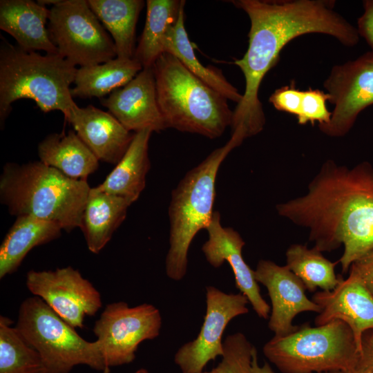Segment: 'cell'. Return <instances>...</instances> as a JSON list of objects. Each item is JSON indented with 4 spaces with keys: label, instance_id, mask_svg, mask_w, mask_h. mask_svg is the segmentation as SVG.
<instances>
[{
    "label": "cell",
    "instance_id": "cell-1",
    "mask_svg": "<svg viewBox=\"0 0 373 373\" xmlns=\"http://www.w3.org/2000/svg\"><path fill=\"white\" fill-rule=\"evenodd\" d=\"M250 19L249 45L234 64L242 70L245 89L233 111V136L241 142L260 133L265 115L258 97L260 84L279 59L282 49L296 37L325 34L346 46L358 44L357 29L334 10L330 0H238L231 1Z\"/></svg>",
    "mask_w": 373,
    "mask_h": 373
},
{
    "label": "cell",
    "instance_id": "cell-2",
    "mask_svg": "<svg viewBox=\"0 0 373 373\" xmlns=\"http://www.w3.org/2000/svg\"><path fill=\"white\" fill-rule=\"evenodd\" d=\"M279 216L309 229L320 251L344 247L342 271L373 250V166L354 167L327 160L310 181L307 192L276 206Z\"/></svg>",
    "mask_w": 373,
    "mask_h": 373
},
{
    "label": "cell",
    "instance_id": "cell-3",
    "mask_svg": "<svg viewBox=\"0 0 373 373\" xmlns=\"http://www.w3.org/2000/svg\"><path fill=\"white\" fill-rule=\"evenodd\" d=\"M90 189L40 160L6 163L0 176V200L11 215L51 221L67 232L81 229Z\"/></svg>",
    "mask_w": 373,
    "mask_h": 373
},
{
    "label": "cell",
    "instance_id": "cell-4",
    "mask_svg": "<svg viewBox=\"0 0 373 373\" xmlns=\"http://www.w3.org/2000/svg\"><path fill=\"white\" fill-rule=\"evenodd\" d=\"M0 124L21 99L35 101L44 113L59 111L66 119L78 106L70 93L77 68L57 54L26 51L1 37Z\"/></svg>",
    "mask_w": 373,
    "mask_h": 373
},
{
    "label": "cell",
    "instance_id": "cell-5",
    "mask_svg": "<svg viewBox=\"0 0 373 373\" xmlns=\"http://www.w3.org/2000/svg\"><path fill=\"white\" fill-rule=\"evenodd\" d=\"M153 68L157 102L167 128L215 139L231 126L233 111L228 99L175 57L163 52Z\"/></svg>",
    "mask_w": 373,
    "mask_h": 373
},
{
    "label": "cell",
    "instance_id": "cell-6",
    "mask_svg": "<svg viewBox=\"0 0 373 373\" xmlns=\"http://www.w3.org/2000/svg\"><path fill=\"white\" fill-rule=\"evenodd\" d=\"M241 144L231 136L189 170L173 190L169 206V247L165 260L167 276L175 281L186 274L188 253L195 235L206 229L214 211L216 182L222 162Z\"/></svg>",
    "mask_w": 373,
    "mask_h": 373
},
{
    "label": "cell",
    "instance_id": "cell-7",
    "mask_svg": "<svg viewBox=\"0 0 373 373\" xmlns=\"http://www.w3.org/2000/svg\"><path fill=\"white\" fill-rule=\"evenodd\" d=\"M265 357L283 373L356 370L360 351L344 321L311 327L304 324L285 336H274L262 348Z\"/></svg>",
    "mask_w": 373,
    "mask_h": 373
},
{
    "label": "cell",
    "instance_id": "cell-8",
    "mask_svg": "<svg viewBox=\"0 0 373 373\" xmlns=\"http://www.w3.org/2000/svg\"><path fill=\"white\" fill-rule=\"evenodd\" d=\"M15 327L39 353L46 373H69L79 365L110 373L98 341L84 339L37 296L22 302Z\"/></svg>",
    "mask_w": 373,
    "mask_h": 373
},
{
    "label": "cell",
    "instance_id": "cell-9",
    "mask_svg": "<svg viewBox=\"0 0 373 373\" xmlns=\"http://www.w3.org/2000/svg\"><path fill=\"white\" fill-rule=\"evenodd\" d=\"M47 28L59 54L75 66L117 57L113 40L87 0H59L50 9Z\"/></svg>",
    "mask_w": 373,
    "mask_h": 373
},
{
    "label": "cell",
    "instance_id": "cell-10",
    "mask_svg": "<svg viewBox=\"0 0 373 373\" xmlns=\"http://www.w3.org/2000/svg\"><path fill=\"white\" fill-rule=\"evenodd\" d=\"M162 324L160 310L151 304L129 307L119 301L106 305L93 332L108 370L132 363L140 343L159 336Z\"/></svg>",
    "mask_w": 373,
    "mask_h": 373
},
{
    "label": "cell",
    "instance_id": "cell-11",
    "mask_svg": "<svg viewBox=\"0 0 373 373\" xmlns=\"http://www.w3.org/2000/svg\"><path fill=\"white\" fill-rule=\"evenodd\" d=\"M323 86L334 108L330 121L319 129L332 137H343L359 113L373 104V51L333 66Z\"/></svg>",
    "mask_w": 373,
    "mask_h": 373
},
{
    "label": "cell",
    "instance_id": "cell-12",
    "mask_svg": "<svg viewBox=\"0 0 373 373\" xmlns=\"http://www.w3.org/2000/svg\"><path fill=\"white\" fill-rule=\"evenodd\" d=\"M248 299L242 293H226L206 287V312L196 338L185 343L174 355L182 373H200L207 364L223 354L222 336L228 324L249 312Z\"/></svg>",
    "mask_w": 373,
    "mask_h": 373
},
{
    "label": "cell",
    "instance_id": "cell-13",
    "mask_svg": "<svg viewBox=\"0 0 373 373\" xmlns=\"http://www.w3.org/2000/svg\"><path fill=\"white\" fill-rule=\"evenodd\" d=\"M26 285L74 328H82L85 316H95L102 305L97 289L70 266L54 271L30 270Z\"/></svg>",
    "mask_w": 373,
    "mask_h": 373
},
{
    "label": "cell",
    "instance_id": "cell-14",
    "mask_svg": "<svg viewBox=\"0 0 373 373\" xmlns=\"http://www.w3.org/2000/svg\"><path fill=\"white\" fill-rule=\"evenodd\" d=\"M258 283L267 289L271 303L268 327L274 336L294 332V317L304 312H321V307L305 294L306 287L286 265L280 266L268 260H260L254 270Z\"/></svg>",
    "mask_w": 373,
    "mask_h": 373
},
{
    "label": "cell",
    "instance_id": "cell-15",
    "mask_svg": "<svg viewBox=\"0 0 373 373\" xmlns=\"http://www.w3.org/2000/svg\"><path fill=\"white\" fill-rule=\"evenodd\" d=\"M208 239L202 251L207 261L215 268L224 262L232 269L236 287L246 296L256 314L264 319L269 317L270 306L262 298L254 270L245 261L242 248L245 245L240 233L231 227L221 224L220 214L215 211L212 220L206 229Z\"/></svg>",
    "mask_w": 373,
    "mask_h": 373
},
{
    "label": "cell",
    "instance_id": "cell-16",
    "mask_svg": "<svg viewBox=\"0 0 373 373\" xmlns=\"http://www.w3.org/2000/svg\"><path fill=\"white\" fill-rule=\"evenodd\" d=\"M100 103L131 132L167 128L157 102L153 68H143L125 86L100 99Z\"/></svg>",
    "mask_w": 373,
    "mask_h": 373
},
{
    "label": "cell",
    "instance_id": "cell-17",
    "mask_svg": "<svg viewBox=\"0 0 373 373\" xmlns=\"http://www.w3.org/2000/svg\"><path fill=\"white\" fill-rule=\"evenodd\" d=\"M349 271L347 278L341 277L334 289L312 296V300L321 307L314 323L319 326L334 320L344 321L352 330L360 351L363 333L373 329V296L359 277Z\"/></svg>",
    "mask_w": 373,
    "mask_h": 373
},
{
    "label": "cell",
    "instance_id": "cell-18",
    "mask_svg": "<svg viewBox=\"0 0 373 373\" xmlns=\"http://www.w3.org/2000/svg\"><path fill=\"white\" fill-rule=\"evenodd\" d=\"M66 119L99 161L112 164L122 158L135 135L111 113L91 104L77 106Z\"/></svg>",
    "mask_w": 373,
    "mask_h": 373
},
{
    "label": "cell",
    "instance_id": "cell-19",
    "mask_svg": "<svg viewBox=\"0 0 373 373\" xmlns=\"http://www.w3.org/2000/svg\"><path fill=\"white\" fill-rule=\"evenodd\" d=\"M50 9L32 0H1L0 28L10 35L26 51L57 54L48 28Z\"/></svg>",
    "mask_w": 373,
    "mask_h": 373
},
{
    "label": "cell",
    "instance_id": "cell-20",
    "mask_svg": "<svg viewBox=\"0 0 373 373\" xmlns=\"http://www.w3.org/2000/svg\"><path fill=\"white\" fill-rule=\"evenodd\" d=\"M132 202L123 197L90 189L84 207L81 230L88 249L98 254L125 220Z\"/></svg>",
    "mask_w": 373,
    "mask_h": 373
},
{
    "label": "cell",
    "instance_id": "cell-21",
    "mask_svg": "<svg viewBox=\"0 0 373 373\" xmlns=\"http://www.w3.org/2000/svg\"><path fill=\"white\" fill-rule=\"evenodd\" d=\"M152 133L150 129L135 133L125 154L104 181L96 186L97 189L123 197L132 203L139 198L150 169L148 150Z\"/></svg>",
    "mask_w": 373,
    "mask_h": 373
},
{
    "label": "cell",
    "instance_id": "cell-22",
    "mask_svg": "<svg viewBox=\"0 0 373 373\" xmlns=\"http://www.w3.org/2000/svg\"><path fill=\"white\" fill-rule=\"evenodd\" d=\"M62 230L51 221L17 216L0 246V278L15 272L31 249L58 238Z\"/></svg>",
    "mask_w": 373,
    "mask_h": 373
},
{
    "label": "cell",
    "instance_id": "cell-23",
    "mask_svg": "<svg viewBox=\"0 0 373 373\" xmlns=\"http://www.w3.org/2000/svg\"><path fill=\"white\" fill-rule=\"evenodd\" d=\"M39 160L66 176L86 180L99 166V160L73 131L51 133L38 145Z\"/></svg>",
    "mask_w": 373,
    "mask_h": 373
},
{
    "label": "cell",
    "instance_id": "cell-24",
    "mask_svg": "<svg viewBox=\"0 0 373 373\" xmlns=\"http://www.w3.org/2000/svg\"><path fill=\"white\" fill-rule=\"evenodd\" d=\"M135 59L116 57L106 62L77 68L70 89L73 97L104 98L119 88L125 86L142 70Z\"/></svg>",
    "mask_w": 373,
    "mask_h": 373
},
{
    "label": "cell",
    "instance_id": "cell-25",
    "mask_svg": "<svg viewBox=\"0 0 373 373\" xmlns=\"http://www.w3.org/2000/svg\"><path fill=\"white\" fill-rule=\"evenodd\" d=\"M104 27L111 35L117 57L134 58L137 21L144 6L143 0H88Z\"/></svg>",
    "mask_w": 373,
    "mask_h": 373
},
{
    "label": "cell",
    "instance_id": "cell-26",
    "mask_svg": "<svg viewBox=\"0 0 373 373\" xmlns=\"http://www.w3.org/2000/svg\"><path fill=\"white\" fill-rule=\"evenodd\" d=\"M163 52L175 57L191 73L227 99L237 104L241 101L242 94L227 81L220 70L203 66L195 56L184 27V6L176 23L164 37Z\"/></svg>",
    "mask_w": 373,
    "mask_h": 373
},
{
    "label": "cell",
    "instance_id": "cell-27",
    "mask_svg": "<svg viewBox=\"0 0 373 373\" xmlns=\"http://www.w3.org/2000/svg\"><path fill=\"white\" fill-rule=\"evenodd\" d=\"M183 0H147L144 28L135 48L134 58L143 68H153L163 52L168 30L176 23Z\"/></svg>",
    "mask_w": 373,
    "mask_h": 373
},
{
    "label": "cell",
    "instance_id": "cell-28",
    "mask_svg": "<svg viewBox=\"0 0 373 373\" xmlns=\"http://www.w3.org/2000/svg\"><path fill=\"white\" fill-rule=\"evenodd\" d=\"M285 256V265L311 292L317 288L332 290L341 278V276L335 273V267L339 261L329 260L314 247L309 249L305 245L294 244L288 247Z\"/></svg>",
    "mask_w": 373,
    "mask_h": 373
},
{
    "label": "cell",
    "instance_id": "cell-29",
    "mask_svg": "<svg viewBox=\"0 0 373 373\" xmlns=\"http://www.w3.org/2000/svg\"><path fill=\"white\" fill-rule=\"evenodd\" d=\"M12 324L0 316V373H46L39 353Z\"/></svg>",
    "mask_w": 373,
    "mask_h": 373
},
{
    "label": "cell",
    "instance_id": "cell-30",
    "mask_svg": "<svg viewBox=\"0 0 373 373\" xmlns=\"http://www.w3.org/2000/svg\"><path fill=\"white\" fill-rule=\"evenodd\" d=\"M256 347L241 332L226 336L220 362L209 371L200 373H251Z\"/></svg>",
    "mask_w": 373,
    "mask_h": 373
},
{
    "label": "cell",
    "instance_id": "cell-31",
    "mask_svg": "<svg viewBox=\"0 0 373 373\" xmlns=\"http://www.w3.org/2000/svg\"><path fill=\"white\" fill-rule=\"evenodd\" d=\"M329 95L318 89L309 88L303 91L300 113L297 117L298 123L305 125L310 122L319 124H327L331 119L332 112L326 105Z\"/></svg>",
    "mask_w": 373,
    "mask_h": 373
},
{
    "label": "cell",
    "instance_id": "cell-32",
    "mask_svg": "<svg viewBox=\"0 0 373 373\" xmlns=\"http://www.w3.org/2000/svg\"><path fill=\"white\" fill-rule=\"evenodd\" d=\"M303 91L296 89L294 82L289 86L276 89L269 97V102L280 111L295 115L300 113Z\"/></svg>",
    "mask_w": 373,
    "mask_h": 373
},
{
    "label": "cell",
    "instance_id": "cell-33",
    "mask_svg": "<svg viewBox=\"0 0 373 373\" xmlns=\"http://www.w3.org/2000/svg\"><path fill=\"white\" fill-rule=\"evenodd\" d=\"M349 271L354 272L373 296V250L351 265Z\"/></svg>",
    "mask_w": 373,
    "mask_h": 373
},
{
    "label": "cell",
    "instance_id": "cell-34",
    "mask_svg": "<svg viewBox=\"0 0 373 373\" xmlns=\"http://www.w3.org/2000/svg\"><path fill=\"white\" fill-rule=\"evenodd\" d=\"M358 373L373 372V329L362 334L360 356L356 370Z\"/></svg>",
    "mask_w": 373,
    "mask_h": 373
},
{
    "label": "cell",
    "instance_id": "cell-35",
    "mask_svg": "<svg viewBox=\"0 0 373 373\" xmlns=\"http://www.w3.org/2000/svg\"><path fill=\"white\" fill-rule=\"evenodd\" d=\"M364 12L358 19L357 31L363 37L373 51V0L363 1Z\"/></svg>",
    "mask_w": 373,
    "mask_h": 373
},
{
    "label": "cell",
    "instance_id": "cell-36",
    "mask_svg": "<svg viewBox=\"0 0 373 373\" xmlns=\"http://www.w3.org/2000/svg\"><path fill=\"white\" fill-rule=\"evenodd\" d=\"M251 373H274L271 366L267 363H265L262 366L259 365L256 350L254 352L253 356Z\"/></svg>",
    "mask_w": 373,
    "mask_h": 373
},
{
    "label": "cell",
    "instance_id": "cell-37",
    "mask_svg": "<svg viewBox=\"0 0 373 373\" xmlns=\"http://www.w3.org/2000/svg\"><path fill=\"white\" fill-rule=\"evenodd\" d=\"M320 373H358L356 370H352V371H345V370H333V371H327V372H323Z\"/></svg>",
    "mask_w": 373,
    "mask_h": 373
},
{
    "label": "cell",
    "instance_id": "cell-38",
    "mask_svg": "<svg viewBox=\"0 0 373 373\" xmlns=\"http://www.w3.org/2000/svg\"><path fill=\"white\" fill-rule=\"evenodd\" d=\"M134 373H149V371L144 368L138 369Z\"/></svg>",
    "mask_w": 373,
    "mask_h": 373
},
{
    "label": "cell",
    "instance_id": "cell-39",
    "mask_svg": "<svg viewBox=\"0 0 373 373\" xmlns=\"http://www.w3.org/2000/svg\"><path fill=\"white\" fill-rule=\"evenodd\" d=\"M367 373H373V372H367Z\"/></svg>",
    "mask_w": 373,
    "mask_h": 373
}]
</instances>
